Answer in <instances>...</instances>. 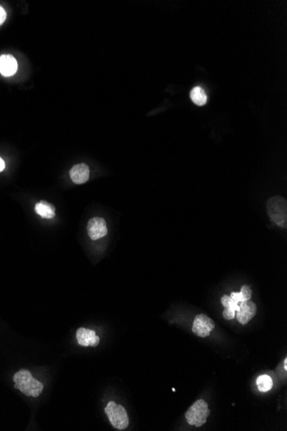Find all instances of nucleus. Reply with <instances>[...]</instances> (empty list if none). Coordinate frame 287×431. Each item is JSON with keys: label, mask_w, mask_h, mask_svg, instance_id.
Masks as SVG:
<instances>
[{"label": "nucleus", "mask_w": 287, "mask_h": 431, "mask_svg": "<svg viewBox=\"0 0 287 431\" xmlns=\"http://www.w3.org/2000/svg\"><path fill=\"white\" fill-rule=\"evenodd\" d=\"M13 381L15 388L29 397L37 398L43 391V384L35 379L27 369H21L14 374Z\"/></svg>", "instance_id": "1"}, {"label": "nucleus", "mask_w": 287, "mask_h": 431, "mask_svg": "<svg viewBox=\"0 0 287 431\" xmlns=\"http://www.w3.org/2000/svg\"><path fill=\"white\" fill-rule=\"evenodd\" d=\"M268 213L271 221L279 227L287 226V202L281 197H274L268 200Z\"/></svg>", "instance_id": "2"}, {"label": "nucleus", "mask_w": 287, "mask_h": 431, "mask_svg": "<svg viewBox=\"0 0 287 431\" xmlns=\"http://www.w3.org/2000/svg\"><path fill=\"white\" fill-rule=\"evenodd\" d=\"M105 413L114 428L119 430L126 429L129 425V418L126 411L122 405L115 402H109L105 408Z\"/></svg>", "instance_id": "3"}, {"label": "nucleus", "mask_w": 287, "mask_h": 431, "mask_svg": "<svg viewBox=\"0 0 287 431\" xmlns=\"http://www.w3.org/2000/svg\"><path fill=\"white\" fill-rule=\"evenodd\" d=\"M210 415V410L205 400L199 399L185 413L187 421L190 425L200 427L205 424Z\"/></svg>", "instance_id": "4"}, {"label": "nucleus", "mask_w": 287, "mask_h": 431, "mask_svg": "<svg viewBox=\"0 0 287 431\" xmlns=\"http://www.w3.org/2000/svg\"><path fill=\"white\" fill-rule=\"evenodd\" d=\"M214 327L215 324L213 319L205 314H198L194 319L192 330L196 336L206 338L210 335L212 330H214Z\"/></svg>", "instance_id": "5"}, {"label": "nucleus", "mask_w": 287, "mask_h": 431, "mask_svg": "<svg viewBox=\"0 0 287 431\" xmlns=\"http://www.w3.org/2000/svg\"><path fill=\"white\" fill-rule=\"evenodd\" d=\"M238 311L236 312V316L238 322L242 325H246L251 320L257 312L256 305L250 300H244L238 303Z\"/></svg>", "instance_id": "6"}, {"label": "nucleus", "mask_w": 287, "mask_h": 431, "mask_svg": "<svg viewBox=\"0 0 287 431\" xmlns=\"http://www.w3.org/2000/svg\"><path fill=\"white\" fill-rule=\"evenodd\" d=\"M88 235L92 241H96L106 236L108 233L107 224L103 218L94 217L90 219L87 225Z\"/></svg>", "instance_id": "7"}, {"label": "nucleus", "mask_w": 287, "mask_h": 431, "mask_svg": "<svg viewBox=\"0 0 287 431\" xmlns=\"http://www.w3.org/2000/svg\"><path fill=\"white\" fill-rule=\"evenodd\" d=\"M77 344L84 347H96L100 343V339L95 330L80 327L76 332Z\"/></svg>", "instance_id": "8"}, {"label": "nucleus", "mask_w": 287, "mask_h": 431, "mask_svg": "<svg viewBox=\"0 0 287 431\" xmlns=\"http://www.w3.org/2000/svg\"><path fill=\"white\" fill-rule=\"evenodd\" d=\"M70 177L72 182L76 184L86 183L90 178V168L87 164H76L70 171Z\"/></svg>", "instance_id": "9"}, {"label": "nucleus", "mask_w": 287, "mask_h": 431, "mask_svg": "<svg viewBox=\"0 0 287 431\" xmlns=\"http://www.w3.org/2000/svg\"><path fill=\"white\" fill-rule=\"evenodd\" d=\"M17 71V60L10 55L0 56V74L4 77L13 76Z\"/></svg>", "instance_id": "10"}, {"label": "nucleus", "mask_w": 287, "mask_h": 431, "mask_svg": "<svg viewBox=\"0 0 287 431\" xmlns=\"http://www.w3.org/2000/svg\"><path fill=\"white\" fill-rule=\"evenodd\" d=\"M35 210L39 216L45 219H52L55 216V207L49 202L41 201L36 205Z\"/></svg>", "instance_id": "11"}, {"label": "nucleus", "mask_w": 287, "mask_h": 431, "mask_svg": "<svg viewBox=\"0 0 287 431\" xmlns=\"http://www.w3.org/2000/svg\"><path fill=\"white\" fill-rule=\"evenodd\" d=\"M190 98H191L192 101L199 106L205 105L207 102V95H206L202 88L200 87V86H196L192 90L191 93H190Z\"/></svg>", "instance_id": "12"}, {"label": "nucleus", "mask_w": 287, "mask_h": 431, "mask_svg": "<svg viewBox=\"0 0 287 431\" xmlns=\"http://www.w3.org/2000/svg\"><path fill=\"white\" fill-rule=\"evenodd\" d=\"M256 384H257L258 389L263 393H267L273 388L272 378L267 374H263L258 377L256 379Z\"/></svg>", "instance_id": "13"}, {"label": "nucleus", "mask_w": 287, "mask_h": 431, "mask_svg": "<svg viewBox=\"0 0 287 431\" xmlns=\"http://www.w3.org/2000/svg\"><path fill=\"white\" fill-rule=\"evenodd\" d=\"M221 303L222 305L224 306V307H228V306H230L231 308L234 309L236 312L238 311V308H239V306H238V302H236L234 300L230 298V296L227 295H223V297L221 298Z\"/></svg>", "instance_id": "14"}, {"label": "nucleus", "mask_w": 287, "mask_h": 431, "mask_svg": "<svg viewBox=\"0 0 287 431\" xmlns=\"http://www.w3.org/2000/svg\"><path fill=\"white\" fill-rule=\"evenodd\" d=\"M241 295L244 300H250L252 296V290L248 285H244L241 288Z\"/></svg>", "instance_id": "15"}, {"label": "nucleus", "mask_w": 287, "mask_h": 431, "mask_svg": "<svg viewBox=\"0 0 287 431\" xmlns=\"http://www.w3.org/2000/svg\"><path fill=\"white\" fill-rule=\"evenodd\" d=\"M235 316L236 311L234 309L231 308L230 306L224 307V312H223V317H224V319H227V320H230V319H234Z\"/></svg>", "instance_id": "16"}, {"label": "nucleus", "mask_w": 287, "mask_h": 431, "mask_svg": "<svg viewBox=\"0 0 287 431\" xmlns=\"http://www.w3.org/2000/svg\"><path fill=\"white\" fill-rule=\"evenodd\" d=\"M230 298L232 299L234 301L236 302H241V301H244V299L242 297V295H241L240 293H237V292H232L230 294Z\"/></svg>", "instance_id": "17"}, {"label": "nucleus", "mask_w": 287, "mask_h": 431, "mask_svg": "<svg viewBox=\"0 0 287 431\" xmlns=\"http://www.w3.org/2000/svg\"><path fill=\"white\" fill-rule=\"evenodd\" d=\"M6 17H7V14H6V10L2 6H0V25H3L4 22L6 21Z\"/></svg>", "instance_id": "18"}, {"label": "nucleus", "mask_w": 287, "mask_h": 431, "mask_svg": "<svg viewBox=\"0 0 287 431\" xmlns=\"http://www.w3.org/2000/svg\"><path fill=\"white\" fill-rule=\"evenodd\" d=\"M5 166H6L5 161H4L2 158H0V172H2V171L5 169Z\"/></svg>", "instance_id": "19"}, {"label": "nucleus", "mask_w": 287, "mask_h": 431, "mask_svg": "<svg viewBox=\"0 0 287 431\" xmlns=\"http://www.w3.org/2000/svg\"><path fill=\"white\" fill-rule=\"evenodd\" d=\"M284 369L286 370L287 369V359L285 358L284 360Z\"/></svg>", "instance_id": "20"}]
</instances>
